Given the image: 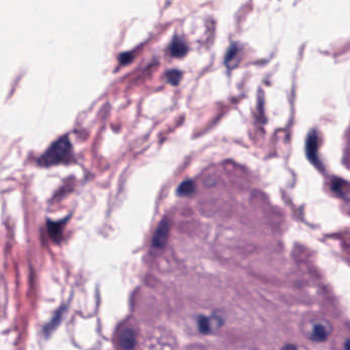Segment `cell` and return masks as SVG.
Returning a JSON list of instances; mask_svg holds the SVG:
<instances>
[{"label": "cell", "instance_id": "1", "mask_svg": "<svg viewBox=\"0 0 350 350\" xmlns=\"http://www.w3.org/2000/svg\"><path fill=\"white\" fill-rule=\"evenodd\" d=\"M73 160V149L69 138L64 136L53 142L48 149L39 157L38 165L51 167L60 164H68Z\"/></svg>", "mask_w": 350, "mask_h": 350}, {"label": "cell", "instance_id": "2", "mask_svg": "<svg viewBox=\"0 0 350 350\" xmlns=\"http://www.w3.org/2000/svg\"><path fill=\"white\" fill-rule=\"evenodd\" d=\"M170 234V222L168 219H164L157 226L153 239H152V245L156 249H163L169 238Z\"/></svg>", "mask_w": 350, "mask_h": 350}, {"label": "cell", "instance_id": "3", "mask_svg": "<svg viewBox=\"0 0 350 350\" xmlns=\"http://www.w3.org/2000/svg\"><path fill=\"white\" fill-rule=\"evenodd\" d=\"M222 326V320L219 317H208L201 315L198 317V329L202 334H209Z\"/></svg>", "mask_w": 350, "mask_h": 350}, {"label": "cell", "instance_id": "4", "mask_svg": "<svg viewBox=\"0 0 350 350\" xmlns=\"http://www.w3.org/2000/svg\"><path fill=\"white\" fill-rule=\"evenodd\" d=\"M119 345L124 350H133L137 345L136 333L132 329L126 328L121 331L119 335Z\"/></svg>", "mask_w": 350, "mask_h": 350}, {"label": "cell", "instance_id": "5", "mask_svg": "<svg viewBox=\"0 0 350 350\" xmlns=\"http://www.w3.org/2000/svg\"><path fill=\"white\" fill-rule=\"evenodd\" d=\"M330 328H328L327 325L317 322L313 325L310 333V339L313 340L314 342H326V340L330 336Z\"/></svg>", "mask_w": 350, "mask_h": 350}, {"label": "cell", "instance_id": "6", "mask_svg": "<svg viewBox=\"0 0 350 350\" xmlns=\"http://www.w3.org/2000/svg\"><path fill=\"white\" fill-rule=\"evenodd\" d=\"M317 148H318V138L314 131H311L307 138L306 152L309 159L312 163H317Z\"/></svg>", "mask_w": 350, "mask_h": 350}, {"label": "cell", "instance_id": "7", "mask_svg": "<svg viewBox=\"0 0 350 350\" xmlns=\"http://www.w3.org/2000/svg\"><path fill=\"white\" fill-rule=\"evenodd\" d=\"M170 52L173 57H176V58H181L183 56H185L188 51V46L187 44L180 38L178 37H175L171 44H170Z\"/></svg>", "mask_w": 350, "mask_h": 350}, {"label": "cell", "instance_id": "8", "mask_svg": "<svg viewBox=\"0 0 350 350\" xmlns=\"http://www.w3.org/2000/svg\"><path fill=\"white\" fill-rule=\"evenodd\" d=\"M64 224H65V220L64 221H58V222H52V221L47 222L48 234L53 241L59 243L62 239Z\"/></svg>", "mask_w": 350, "mask_h": 350}, {"label": "cell", "instance_id": "9", "mask_svg": "<svg viewBox=\"0 0 350 350\" xmlns=\"http://www.w3.org/2000/svg\"><path fill=\"white\" fill-rule=\"evenodd\" d=\"M194 191H195V184L192 180H185L177 188V193L178 195H181V196L191 195Z\"/></svg>", "mask_w": 350, "mask_h": 350}, {"label": "cell", "instance_id": "10", "mask_svg": "<svg viewBox=\"0 0 350 350\" xmlns=\"http://www.w3.org/2000/svg\"><path fill=\"white\" fill-rule=\"evenodd\" d=\"M238 53H239V48L237 47L236 44H232L229 47L226 53V58H225V64L228 68L234 67V65L236 64L235 60L238 58Z\"/></svg>", "mask_w": 350, "mask_h": 350}, {"label": "cell", "instance_id": "11", "mask_svg": "<svg viewBox=\"0 0 350 350\" xmlns=\"http://www.w3.org/2000/svg\"><path fill=\"white\" fill-rule=\"evenodd\" d=\"M166 78L169 84L173 86H178L181 78H182V72L177 69H172L166 73Z\"/></svg>", "mask_w": 350, "mask_h": 350}, {"label": "cell", "instance_id": "12", "mask_svg": "<svg viewBox=\"0 0 350 350\" xmlns=\"http://www.w3.org/2000/svg\"><path fill=\"white\" fill-rule=\"evenodd\" d=\"M63 312H64V309H60V311L55 315L52 320L44 329V333L45 334H49V332H51L59 325V322H60V320H61V318L63 316Z\"/></svg>", "mask_w": 350, "mask_h": 350}, {"label": "cell", "instance_id": "13", "mask_svg": "<svg viewBox=\"0 0 350 350\" xmlns=\"http://www.w3.org/2000/svg\"><path fill=\"white\" fill-rule=\"evenodd\" d=\"M131 59H132V56L130 52H124L119 56V61L121 64H127L131 61Z\"/></svg>", "mask_w": 350, "mask_h": 350}, {"label": "cell", "instance_id": "14", "mask_svg": "<svg viewBox=\"0 0 350 350\" xmlns=\"http://www.w3.org/2000/svg\"><path fill=\"white\" fill-rule=\"evenodd\" d=\"M283 350H298V347L294 344H288L283 348Z\"/></svg>", "mask_w": 350, "mask_h": 350}, {"label": "cell", "instance_id": "15", "mask_svg": "<svg viewBox=\"0 0 350 350\" xmlns=\"http://www.w3.org/2000/svg\"><path fill=\"white\" fill-rule=\"evenodd\" d=\"M344 349H345V350H350V340H347V341L345 342Z\"/></svg>", "mask_w": 350, "mask_h": 350}]
</instances>
